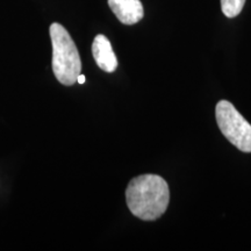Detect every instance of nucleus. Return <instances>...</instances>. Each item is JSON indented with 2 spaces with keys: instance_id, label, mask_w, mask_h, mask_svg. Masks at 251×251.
<instances>
[{
  "instance_id": "1",
  "label": "nucleus",
  "mask_w": 251,
  "mask_h": 251,
  "mask_svg": "<svg viewBox=\"0 0 251 251\" xmlns=\"http://www.w3.org/2000/svg\"><path fill=\"white\" fill-rule=\"evenodd\" d=\"M126 201L134 216L143 221H155L164 214L170 202L169 185L157 175L135 177L126 190Z\"/></svg>"
},
{
  "instance_id": "2",
  "label": "nucleus",
  "mask_w": 251,
  "mask_h": 251,
  "mask_svg": "<svg viewBox=\"0 0 251 251\" xmlns=\"http://www.w3.org/2000/svg\"><path fill=\"white\" fill-rule=\"evenodd\" d=\"M52 45V71L59 83L71 86L77 83L81 71L79 52L68 30L54 23L49 28Z\"/></svg>"
},
{
  "instance_id": "3",
  "label": "nucleus",
  "mask_w": 251,
  "mask_h": 251,
  "mask_svg": "<svg viewBox=\"0 0 251 251\" xmlns=\"http://www.w3.org/2000/svg\"><path fill=\"white\" fill-rule=\"evenodd\" d=\"M216 122L224 136L243 152H251V125L231 102L221 100L215 108Z\"/></svg>"
},
{
  "instance_id": "4",
  "label": "nucleus",
  "mask_w": 251,
  "mask_h": 251,
  "mask_svg": "<svg viewBox=\"0 0 251 251\" xmlns=\"http://www.w3.org/2000/svg\"><path fill=\"white\" fill-rule=\"evenodd\" d=\"M108 6L124 25H135L143 19L144 9L140 0H108Z\"/></svg>"
},
{
  "instance_id": "5",
  "label": "nucleus",
  "mask_w": 251,
  "mask_h": 251,
  "mask_svg": "<svg viewBox=\"0 0 251 251\" xmlns=\"http://www.w3.org/2000/svg\"><path fill=\"white\" fill-rule=\"evenodd\" d=\"M92 54L97 65L105 72H114L118 68V58L113 51L109 40L102 34L94 37Z\"/></svg>"
},
{
  "instance_id": "6",
  "label": "nucleus",
  "mask_w": 251,
  "mask_h": 251,
  "mask_svg": "<svg viewBox=\"0 0 251 251\" xmlns=\"http://www.w3.org/2000/svg\"><path fill=\"white\" fill-rule=\"evenodd\" d=\"M246 0H221V9L227 18H235L242 12Z\"/></svg>"
},
{
  "instance_id": "7",
  "label": "nucleus",
  "mask_w": 251,
  "mask_h": 251,
  "mask_svg": "<svg viewBox=\"0 0 251 251\" xmlns=\"http://www.w3.org/2000/svg\"><path fill=\"white\" fill-rule=\"evenodd\" d=\"M77 83H79V84L85 83V76H84V75H79L77 78Z\"/></svg>"
}]
</instances>
